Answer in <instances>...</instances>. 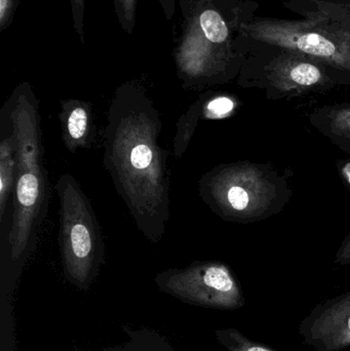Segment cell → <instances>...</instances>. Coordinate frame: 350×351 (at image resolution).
I'll list each match as a JSON object with an SVG mask.
<instances>
[{
	"label": "cell",
	"instance_id": "9a60e30c",
	"mask_svg": "<svg viewBox=\"0 0 350 351\" xmlns=\"http://www.w3.org/2000/svg\"><path fill=\"white\" fill-rule=\"evenodd\" d=\"M342 258H347V259H349L350 258V235L349 239L345 241V245H343L342 249Z\"/></svg>",
	"mask_w": 350,
	"mask_h": 351
},
{
	"label": "cell",
	"instance_id": "277c9868",
	"mask_svg": "<svg viewBox=\"0 0 350 351\" xmlns=\"http://www.w3.org/2000/svg\"><path fill=\"white\" fill-rule=\"evenodd\" d=\"M60 199V245L66 276L84 288L104 260L105 245L90 200L75 178L64 174L55 184Z\"/></svg>",
	"mask_w": 350,
	"mask_h": 351
},
{
	"label": "cell",
	"instance_id": "7c38bea8",
	"mask_svg": "<svg viewBox=\"0 0 350 351\" xmlns=\"http://www.w3.org/2000/svg\"><path fill=\"white\" fill-rule=\"evenodd\" d=\"M199 22L203 33L212 43H223L227 38V26L221 16L215 10H209L203 12Z\"/></svg>",
	"mask_w": 350,
	"mask_h": 351
},
{
	"label": "cell",
	"instance_id": "e0dca14e",
	"mask_svg": "<svg viewBox=\"0 0 350 351\" xmlns=\"http://www.w3.org/2000/svg\"><path fill=\"white\" fill-rule=\"evenodd\" d=\"M245 351H271L268 350H265L263 348H259V346H251V348H247Z\"/></svg>",
	"mask_w": 350,
	"mask_h": 351
},
{
	"label": "cell",
	"instance_id": "5b68a950",
	"mask_svg": "<svg viewBox=\"0 0 350 351\" xmlns=\"http://www.w3.org/2000/svg\"><path fill=\"white\" fill-rule=\"evenodd\" d=\"M199 195L218 216L234 222H248L275 208L283 182L253 165L216 167L199 182Z\"/></svg>",
	"mask_w": 350,
	"mask_h": 351
},
{
	"label": "cell",
	"instance_id": "4fadbf2b",
	"mask_svg": "<svg viewBox=\"0 0 350 351\" xmlns=\"http://www.w3.org/2000/svg\"><path fill=\"white\" fill-rule=\"evenodd\" d=\"M236 108V103L228 97L220 96L203 104L201 117L209 119H221L229 117Z\"/></svg>",
	"mask_w": 350,
	"mask_h": 351
},
{
	"label": "cell",
	"instance_id": "30bf717a",
	"mask_svg": "<svg viewBox=\"0 0 350 351\" xmlns=\"http://www.w3.org/2000/svg\"><path fill=\"white\" fill-rule=\"evenodd\" d=\"M312 119L316 128L332 141L343 149L350 150V105L322 109Z\"/></svg>",
	"mask_w": 350,
	"mask_h": 351
},
{
	"label": "cell",
	"instance_id": "52a82bcc",
	"mask_svg": "<svg viewBox=\"0 0 350 351\" xmlns=\"http://www.w3.org/2000/svg\"><path fill=\"white\" fill-rule=\"evenodd\" d=\"M262 71V84L275 94H301L334 84L328 66L302 53L277 49Z\"/></svg>",
	"mask_w": 350,
	"mask_h": 351
},
{
	"label": "cell",
	"instance_id": "7a4b0ae2",
	"mask_svg": "<svg viewBox=\"0 0 350 351\" xmlns=\"http://www.w3.org/2000/svg\"><path fill=\"white\" fill-rule=\"evenodd\" d=\"M38 107L34 98L25 95L2 107L10 119L16 156L14 208L8 235L10 258L14 261L26 257L34 247L49 206Z\"/></svg>",
	"mask_w": 350,
	"mask_h": 351
},
{
	"label": "cell",
	"instance_id": "ac0fdd59",
	"mask_svg": "<svg viewBox=\"0 0 350 351\" xmlns=\"http://www.w3.org/2000/svg\"><path fill=\"white\" fill-rule=\"evenodd\" d=\"M349 330H350V317H349Z\"/></svg>",
	"mask_w": 350,
	"mask_h": 351
},
{
	"label": "cell",
	"instance_id": "6da1fadb",
	"mask_svg": "<svg viewBox=\"0 0 350 351\" xmlns=\"http://www.w3.org/2000/svg\"><path fill=\"white\" fill-rule=\"evenodd\" d=\"M162 123L145 96L116 95L105 127L104 166L140 232L156 243L170 219L168 152L160 145Z\"/></svg>",
	"mask_w": 350,
	"mask_h": 351
},
{
	"label": "cell",
	"instance_id": "8992f818",
	"mask_svg": "<svg viewBox=\"0 0 350 351\" xmlns=\"http://www.w3.org/2000/svg\"><path fill=\"white\" fill-rule=\"evenodd\" d=\"M162 290L195 304L232 307L238 291L232 272L217 262L191 264L184 269H171L156 278Z\"/></svg>",
	"mask_w": 350,
	"mask_h": 351
},
{
	"label": "cell",
	"instance_id": "8fae6325",
	"mask_svg": "<svg viewBox=\"0 0 350 351\" xmlns=\"http://www.w3.org/2000/svg\"><path fill=\"white\" fill-rule=\"evenodd\" d=\"M201 111H203V104L201 103H195L179 119L178 125H177L176 137L174 139L175 158H180L184 154V152H186L189 142H190L195 129H197V123L201 119Z\"/></svg>",
	"mask_w": 350,
	"mask_h": 351
},
{
	"label": "cell",
	"instance_id": "5bb4252c",
	"mask_svg": "<svg viewBox=\"0 0 350 351\" xmlns=\"http://www.w3.org/2000/svg\"><path fill=\"white\" fill-rule=\"evenodd\" d=\"M341 176L350 185V162H345L341 167Z\"/></svg>",
	"mask_w": 350,
	"mask_h": 351
},
{
	"label": "cell",
	"instance_id": "2e32d148",
	"mask_svg": "<svg viewBox=\"0 0 350 351\" xmlns=\"http://www.w3.org/2000/svg\"><path fill=\"white\" fill-rule=\"evenodd\" d=\"M8 3H10V0H0V18H1V20H3L4 16H5Z\"/></svg>",
	"mask_w": 350,
	"mask_h": 351
},
{
	"label": "cell",
	"instance_id": "9c48e42d",
	"mask_svg": "<svg viewBox=\"0 0 350 351\" xmlns=\"http://www.w3.org/2000/svg\"><path fill=\"white\" fill-rule=\"evenodd\" d=\"M1 141H0V220L5 217L8 197L14 190L16 174V147L10 119L2 109L0 114Z\"/></svg>",
	"mask_w": 350,
	"mask_h": 351
},
{
	"label": "cell",
	"instance_id": "ba28073f",
	"mask_svg": "<svg viewBox=\"0 0 350 351\" xmlns=\"http://www.w3.org/2000/svg\"><path fill=\"white\" fill-rule=\"evenodd\" d=\"M59 117L64 144L71 154L92 147L96 136L92 105L82 101H64Z\"/></svg>",
	"mask_w": 350,
	"mask_h": 351
},
{
	"label": "cell",
	"instance_id": "3957f363",
	"mask_svg": "<svg viewBox=\"0 0 350 351\" xmlns=\"http://www.w3.org/2000/svg\"><path fill=\"white\" fill-rule=\"evenodd\" d=\"M301 1V6L291 1L290 8L303 14V20L259 19L251 25L253 38L263 45L302 53L331 69L350 73V2Z\"/></svg>",
	"mask_w": 350,
	"mask_h": 351
}]
</instances>
